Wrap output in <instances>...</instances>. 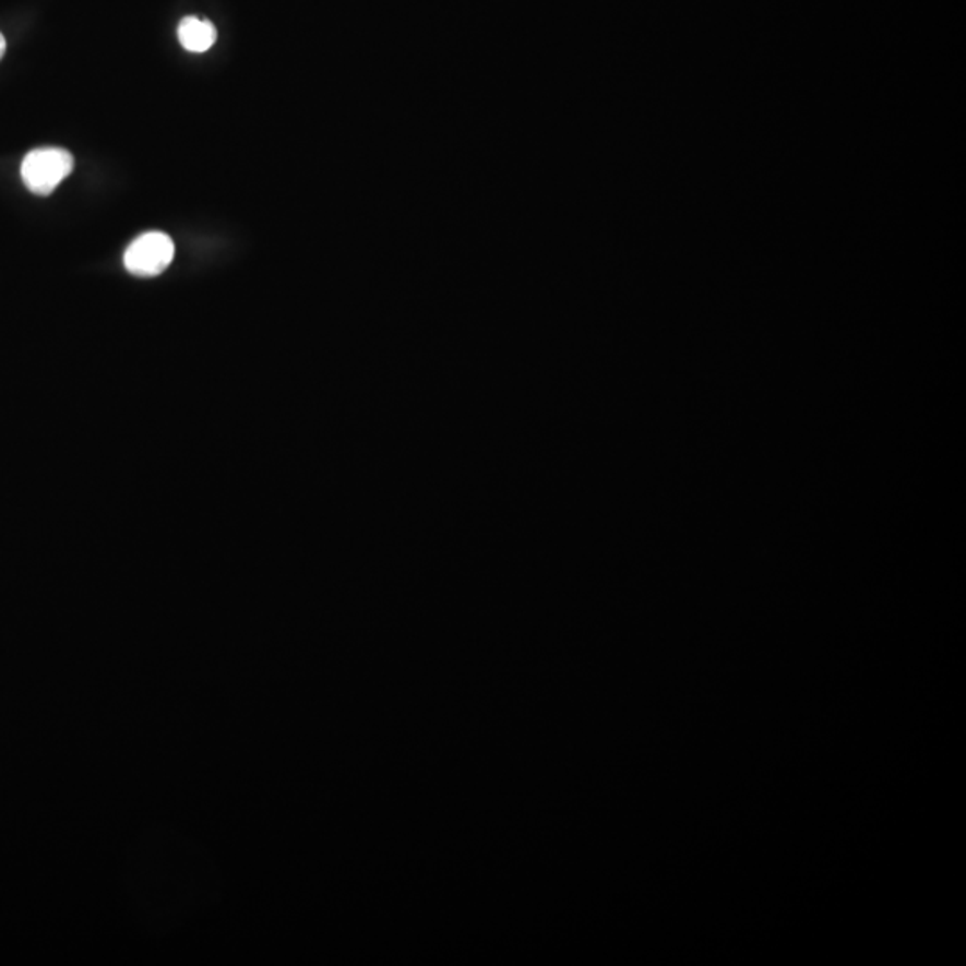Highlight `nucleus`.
Segmentation results:
<instances>
[{
	"mask_svg": "<svg viewBox=\"0 0 966 966\" xmlns=\"http://www.w3.org/2000/svg\"><path fill=\"white\" fill-rule=\"evenodd\" d=\"M74 169V158L60 147H40L25 154L21 176L25 187L35 195H50Z\"/></svg>",
	"mask_w": 966,
	"mask_h": 966,
	"instance_id": "nucleus-1",
	"label": "nucleus"
},
{
	"mask_svg": "<svg viewBox=\"0 0 966 966\" xmlns=\"http://www.w3.org/2000/svg\"><path fill=\"white\" fill-rule=\"evenodd\" d=\"M5 49H8V44H5V38L2 33H0V60L4 58Z\"/></svg>",
	"mask_w": 966,
	"mask_h": 966,
	"instance_id": "nucleus-4",
	"label": "nucleus"
},
{
	"mask_svg": "<svg viewBox=\"0 0 966 966\" xmlns=\"http://www.w3.org/2000/svg\"><path fill=\"white\" fill-rule=\"evenodd\" d=\"M174 242L169 235L150 231L134 238L126 249L124 265L129 273L142 278H153L165 273L174 260Z\"/></svg>",
	"mask_w": 966,
	"mask_h": 966,
	"instance_id": "nucleus-2",
	"label": "nucleus"
},
{
	"mask_svg": "<svg viewBox=\"0 0 966 966\" xmlns=\"http://www.w3.org/2000/svg\"><path fill=\"white\" fill-rule=\"evenodd\" d=\"M179 44L183 45L189 52H206L217 40V29L208 21H201L198 16H184L178 27Z\"/></svg>",
	"mask_w": 966,
	"mask_h": 966,
	"instance_id": "nucleus-3",
	"label": "nucleus"
}]
</instances>
